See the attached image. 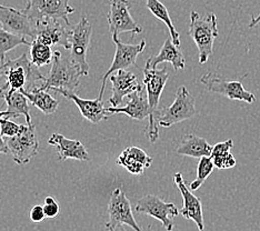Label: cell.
Listing matches in <instances>:
<instances>
[{
  "instance_id": "277c9868",
  "label": "cell",
  "mask_w": 260,
  "mask_h": 231,
  "mask_svg": "<svg viewBox=\"0 0 260 231\" xmlns=\"http://www.w3.org/2000/svg\"><path fill=\"white\" fill-rule=\"evenodd\" d=\"M189 36L196 44L199 51V62L204 64L208 61L214 50L215 39L218 37L217 17L214 14L202 17L197 11L190 13Z\"/></svg>"
},
{
  "instance_id": "ac0fdd59",
  "label": "cell",
  "mask_w": 260,
  "mask_h": 231,
  "mask_svg": "<svg viewBox=\"0 0 260 231\" xmlns=\"http://www.w3.org/2000/svg\"><path fill=\"white\" fill-rule=\"evenodd\" d=\"M55 91L61 93L63 97H66L69 100H73L76 106L79 108L81 116L91 123H98L103 120H107L109 118L110 114H108L107 110H106L102 99H82L77 96L75 92L63 90V89H57Z\"/></svg>"
},
{
  "instance_id": "e0dca14e",
  "label": "cell",
  "mask_w": 260,
  "mask_h": 231,
  "mask_svg": "<svg viewBox=\"0 0 260 231\" xmlns=\"http://www.w3.org/2000/svg\"><path fill=\"white\" fill-rule=\"evenodd\" d=\"M112 94L109 99L111 107H119L125 97H128L135 91L141 90L144 87L138 81L135 74L128 70H119L110 77Z\"/></svg>"
},
{
  "instance_id": "7c38bea8",
  "label": "cell",
  "mask_w": 260,
  "mask_h": 231,
  "mask_svg": "<svg viewBox=\"0 0 260 231\" xmlns=\"http://www.w3.org/2000/svg\"><path fill=\"white\" fill-rule=\"evenodd\" d=\"M130 7H132V4L128 0H109L107 21L112 36L118 37L123 32H132L134 35L143 32V28L130 15Z\"/></svg>"
},
{
  "instance_id": "9c48e42d",
  "label": "cell",
  "mask_w": 260,
  "mask_h": 231,
  "mask_svg": "<svg viewBox=\"0 0 260 231\" xmlns=\"http://www.w3.org/2000/svg\"><path fill=\"white\" fill-rule=\"evenodd\" d=\"M200 82L208 91L221 94L230 100H239L247 104H253L256 102L255 94L246 90L241 79L229 81L219 75L208 73L202 77Z\"/></svg>"
},
{
  "instance_id": "83f0119b",
  "label": "cell",
  "mask_w": 260,
  "mask_h": 231,
  "mask_svg": "<svg viewBox=\"0 0 260 231\" xmlns=\"http://www.w3.org/2000/svg\"><path fill=\"white\" fill-rule=\"evenodd\" d=\"M29 53H30L31 61L38 68L49 64L54 58V53L51 51L50 46L37 43V41H31L30 52Z\"/></svg>"
},
{
  "instance_id": "7402d4cb",
  "label": "cell",
  "mask_w": 260,
  "mask_h": 231,
  "mask_svg": "<svg viewBox=\"0 0 260 231\" xmlns=\"http://www.w3.org/2000/svg\"><path fill=\"white\" fill-rule=\"evenodd\" d=\"M117 163L133 175H143L152 163V158L138 147H129L117 158Z\"/></svg>"
},
{
  "instance_id": "4316f807",
  "label": "cell",
  "mask_w": 260,
  "mask_h": 231,
  "mask_svg": "<svg viewBox=\"0 0 260 231\" xmlns=\"http://www.w3.org/2000/svg\"><path fill=\"white\" fill-rule=\"evenodd\" d=\"M20 45L31 46V41H28L26 38L20 37V36L6 31L0 26V66L6 61V53Z\"/></svg>"
},
{
  "instance_id": "1f68e13d",
  "label": "cell",
  "mask_w": 260,
  "mask_h": 231,
  "mask_svg": "<svg viewBox=\"0 0 260 231\" xmlns=\"http://www.w3.org/2000/svg\"><path fill=\"white\" fill-rule=\"evenodd\" d=\"M44 210H45V215L46 218H55L59 215V211H60V208H59V205L55 198H52L51 195L47 197L45 199V205H44Z\"/></svg>"
},
{
  "instance_id": "2e32d148",
  "label": "cell",
  "mask_w": 260,
  "mask_h": 231,
  "mask_svg": "<svg viewBox=\"0 0 260 231\" xmlns=\"http://www.w3.org/2000/svg\"><path fill=\"white\" fill-rule=\"evenodd\" d=\"M0 26L6 31L20 37L35 38V26L32 21L23 14L22 10H17L11 7L0 9Z\"/></svg>"
},
{
  "instance_id": "44dd1931",
  "label": "cell",
  "mask_w": 260,
  "mask_h": 231,
  "mask_svg": "<svg viewBox=\"0 0 260 231\" xmlns=\"http://www.w3.org/2000/svg\"><path fill=\"white\" fill-rule=\"evenodd\" d=\"M161 62H170L173 64V67L176 71L184 70L186 67V60H185L184 53H182L180 47L176 46L173 43L171 38L165 41L158 55L151 56L148 58L145 68L155 70L158 64Z\"/></svg>"
},
{
  "instance_id": "d6986e66",
  "label": "cell",
  "mask_w": 260,
  "mask_h": 231,
  "mask_svg": "<svg viewBox=\"0 0 260 231\" xmlns=\"http://www.w3.org/2000/svg\"><path fill=\"white\" fill-rule=\"evenodd\" d=\"M129 102L125 107H109L106 108L108 114H125L135 120H144L149 118L150 108L146 89L135 91L128 96Z\"/></svg>"
},
{
  "instance_id": "ba28073f",
  "label": "cell",
  "mask_w": 260,
  "mask_h": 231,
  "mask_svg": "<svg viewBox=\"0 0 260 231\" xmlns=\"http://www.w3.org/2000/svg\"><path fill=\"white\" fill-rule=\"evenodd\" d=\"M32 23L45 19L63 20L70 23L68 17L75 9L69 5V0H27V6L22 9Z\"/></svg>"
},
{
  "instance_id": "f35d334b",
  "label": "cell",
  "mask_w": 260,
  "mask_h": 231,
  "mask_svg": "<svg viewBox=\"0 0 260 231\" xmlns=\"http://www.w3.org/2000/svg\"><path fill=\"white\" fill-rule=\"evenodd\" d=\"M6 7V6H3V5H0V9H4Z\"/></svg>"
},
{
  "instance_id": "5bb4252c",
  "label": "cell",
  "mask_w": 260,
  "mask_h": 231,
  "mask_svg": "<svg viewBox=\"0 0 260 231\" xmlns=\"http://www.w3.org/2000/svg\"><path fill=\"white\" fill-rule=\"evenodd\" d=\"M92 27L86 18L73 27L72 36V57L73 60L80 67L84 76L89 75V64L87 62V53L89 49Z\"/></svg>"
},
{
  "instance_id": "d6a6232c",
  "label": "cell",
  "mask_w": 260,
  "mask_h": 231,
  "mask_svg": "<svg viewBox=\"0 0 260 231\" xmlns=\"http://www.w3.org/2000/svg\"><path fill=\"white\" fill-rule=\"evenodd\" d=\"M29 218L30 220L35 223H40L43 222L46 219V215H45V210H44V206H34L30 212H29Z\"/></svg>"
},
{
  "instance_id": "d4e9b609",
  "label": "cell",
  "mask_w": 260,
  "mask_h": 231,
  "mask_svg": "<svg viewBox=\"0 0 260 231\" xmlns=\"http://www.w3.org/2000/svg\"><path fill=\"white\" fill-rule=\"evenodd\" d=\"M25 96L28 98L29 103L32 106L37 107V108L43 111L45 115H52L55 114L59 102L56 100L54 97L47 92V90H44L40 86L35 87L31 90L26 91V90H20Z\"/></svg>"
},
{
  "instance_id": "9a60e30c",
  "label": "cell",
  "mask_w": 260,
  "mask_h": 231,
  "mask_svg": "<svg viewBox=\"0 0 260 231\" xmlns=\"http://www.w3.org/2000/svg\"><path fill=\"white\" fill-rule=\"evenodd\" d=\"M175 183L177 188L184 199V207L179 211L180 215L187 220H192L198 228L199 231L205 230V222H204V213H203V205L197 195H194L190 189H189L184 181V178L180 173L175 175Z\"/></svg>"
},
{
  "instance_id": "30bf717a",
  "label": "cell",
  "mask_w": 260,
  "mask_h": 231,
  "mask_svg": "<svg viewBox=\"0 0 260 231\" xmlns=\"http://www.w3.org/2000/svg\"><path fill=\"white\" fill-rule=\"evenodd\" d=\"M112 40L116 45V53L115 58L112 60V63L110 68L108 69L107 73H106L102 79V88H100L99 92V99L103 100V96L106 89V84H107V79L109 77L117 73L119 70H126L129 67L136 66V60H137V57L139 53L144 51L146 47V41L141 40V43L137 45H130V44H123L119 40V38L116 37V36H112Z\"/></svg>"
},
{
  "instance_id": "f1b7e54d",
  "label": "cell",
  "mask_w": 260,
  "mask_h": 231,
  "mask_svg": "<svg viewBox=\"0 0 260 231\" xmlns=\"http://www.w3.org/2000/svg\"><path fill=\"white\" fill-rule=\"evenodd\" d=\"M214 169H215V164L212 162L211 157L200 158L199 163L197 166V177L196 179L190 183L189 189H190L191 191L198 190V189L203 186V183L207 180V178L212 174Z\"/></svg>"
},
{
  "instance_id": "836d02e7",
  "label": "cell",
  "mask_w": 260,
  "mask_h": 231,
  "mask_svg": "<svg viewBox=\"0 0 260 231\" xmlns=\"http://www.w3.org/2000/svg\"><path fill=\"white\" fill-rule=\"evenodd\" d=\"M0 153H6V155L10 153L7 142H6V140L4 139L2 133H0Z\"/></svg>"
},
{
  "instance_id": "7a4b0ae2",
  "label": "cell",
  "mask_w": 260,
  "mask_h": 231,
  "mask_svg": "<svg viewBox=\"0 0 260 231\" xmlns=\"http://www.w3.org/2000/svg\"><path fill=\"white\" fill-rule=\"evenodd\" d=\"M168 78L169 73L166 67L160 70L144 69V86L147 92V97H148L150 108L149 123L145 133L152 144L159 138V124L157 122L159 111H160V109H159V102H160L161 93L165 86L167 84Z\"/></svg>"
},
{
  "instance_id": "5b68a950",
  "label": "cell",
  "mask_w": 260,
  "mask_h": 231,
  "mask_svg": "<svg viewBox=\"0 0 260 231\" xmlns=\"http://www.w3.org/2000/svg\"><path fill=\"white\" fill-rule=\"evenodd\" d=\"M194 104H196L194 98L188 91V89L185 86L179 87L176 92V98L173 105L159 111L157 118L158 124L164 128H169L173 124L190 119L196 115Z\"/></svg>"
},
{
  "instance_id": "f546056e",
  "label": "cell",
  "mask_w": 260,
  "mask_h": 231,
  "mask_svg": "<svg viewBox=\"0 0 260 231\" xmlns=\"http://www.w3.org/2000/svg\"><path fill=\"white\" fill-rule=\"evenodd\" d=\"M210 157L212 159V162L215 164V167L219 170L230 169L234 168L236 166V158L230 151L211 153Z\"/></svg>"
},
{
  "instance_id": "e575fe53",
  "label": "cell",
  "mask_w": 260,
  "mask_h": 231,
  "mask_svg": "<svg viewBox=\"0 0 260 231\" xmlns=\"http://www.w3.org/2000/svg\"><path fill=\"white\" fill-rule=\"evenodd\" d=\"M7 89L8 87H7V82H6V78L4 74L2 73V70H0V94L7 90Z\"/></svg>"
},
{
  "instance_id": "6da1fadb",
  "label": "cell",
  "mask_w": 260,
  "mask_h": 231,
  "mask_svg": "<svg viewBox=\"0 0 260 231\" xmlns=\"http://www.w3.org/2000/svg\"><path fill=\"white\" fill-rule=\"evenodd\" d=\"M0 70L4 74L8 89L6 91L15 92L20 90L29 91L37 87L36 84L41 81L44 84L46 77L41 75L37 66H35L28 53L15 59H7L4 64L0 66Z\"/></svg>"
},
{
  "instance_id": "603a6c76",
  "label": "cell",
  "mask_w": 260,
  "mask_h": 231,
  "mask_svg": "<svg viewBox=\"0 0 260 231\" xmlns=\"http://www.w3.org/2000/svg\"><path fill=\"white\" fill-rule=\"evenodd\" d=\"M211 152L212 146H210L206 139L192 134L186 135L177 148L178 155L199 159L203 157H210Z\"/></svg>"
},
{
  "instance_id": "ffe728a7",
  "label": "cell",
  "mask_w": 260,
  "mask_h": 231,
  "mask_svg": "<svg viewBox=\"0 0 260 231\" xmlns=\"http://www.w3.org/2000/svg\"><path fill=\"white\" fill-rule=\"evenodd\" d=\"M48 144L58 148V157L60 161H66L67 159H75L79 161H89L86 148L79 140H72L60 134H52L48 139Z\"/></svg>"
},
{
  "instance_id": "4dcf8cb0",
  "label": "cell",
  "mask_w": 260,
  "mask_h": 231,
  "mask_svg": "<svg viewBox=\"0 0 260 231\" xmlns=\"http://www.w3.org/2000/svg\"><path fill=\"white\" fill-rule=\"evenodd\" d=\"M22 124L15 123L10 119H3L0 121V133L4 138H11L18 135L21 130Z\"/></svg>"
},
{
  "instance_id": "d590c367",
  "label": "cell",
  "mask_w": 260,
  "mask_h": 231,
  "mask_svg": "<svg viewBox=\"0 0 260 231\" xmlns=\"http://www.w3.org/2000/svg\"><path fill=\"white\" fill-rule=\"evenodd\" d=\"M13 118H14L13 114L9 112L8 110H6V111L0 110V121H2L3 119H13Z\"/></svg>"
},
{
  "instance_id": "cb8c5ba5",
  "label": "cell",
  "mask_w": 260,
  "mask_h": 231,
  "mask_svg": "<svg viewBox=\"0 0 260 231\" xmlns=\"http://www.w3.org/2000/svg\"><path fill=\"white\" fill-rule=\"evenodd\" d=\"M3 98L5 99L6 105H7V110L13 114L14 118H18L23 116L26 118V122L28 126H31V115H30V106H29L28 98L21 91L8 92L4 91L2 93Z\"/></svg>"
},
{
  "instance_id": "484cf974",
  "label": "cell",
  "mask_w": 260,
  "mask_h": 231,
  "mask_svg": "<svg viewBox=\"0 0 260 231\" xmlns=\"http://www.w3.org/2000/svg\"><path fill=\"white\" fill-rule=\"evenodd\" d=\"M146 2H147V8L150 10V13L156 18H158L159 20H161L166 23V26L169 29L170 38L173 40V43L176 46L180 47V36H179V32L177 31L176 28L174 27V23L171 21L168 9L165 7V5H162L159 0H146Z\"/></svg>"
},
{
  "instance_id": "74e56055",
  "label": "cell",
  "mask_w": 260,
  "mask_h": 231,
  "mask_svg": "<svg viewBox=\"0 0 260 231\" xmlns=\"http://www.w3.org/2000/svg\"><path fill=\"white\" fill-rule=\"evenodd\" d=\"M105 231H127V230L122 226H114V227L105 226Z\"/></svg>"
},
{
  "instance_id": "3957f363",
  "label": "cell",
  "mask_w": 260,
  "mask_h": 231,
  "mask_svg": "<svg viewBox=\"0 0 260 231\" xmlns=\"http://www.w3.org/2000/svg\"><path fill=\"white\" fill-rule=\"evenodd\" d=\"M81 76H84V74L72 57H63L59 51H55L50 73L40 87L44 90L63 89L75 92L79 86Z\"/></svg>"
},
{
  "instance_id": "8992f818",
  "label": "cell",
  "mask_w": 260,
  "mask_h": 231,
  "mask_svg": "<svg viewBox=\"0 0 260 231\" xmlns=\"http://www.w3.org/2000/svg\"><path fill=\"white\" fill-rule=\"evenodd\" d=\"M35 38L32 41L47 46H62L72 49L73 27L63 20L45 19L34 23Z\"/></svg>"
},
{
  "instance_id": "4fadbf2b",
  "label": "cell",
  "mask_w": 260,
  "mask_h": 231,
  "mask_svg": "<svg viewBox=\"0 0 260 231\" xmlns=\"http://www.w3.org/2000/svg\"><path fill=\"white\" fill-rule=\"evenodd\" d=\"M108 222L105 226L114 227L126 224V226L133 228L135 231H143L133 215L132 205H130L129 199L120 188H117L111 192L108 203Z\"/></svg>"
},
{
  "instance_id": "8fae6325",
  "label": "cell",
  "mask_w": 260,
  "mask_h": 231,
  "mask_svg": "<svg viewBox=\"0 0 260 231\" xmlns=\"http://www.w3.org/2000/svg\"><path fill=\"white\" fill-rule=\"evenodd\" d=\"M135 210L157 219L167 231H173L174 218L180 213L173 203H165L162 199L153 194H147L139 199Z\"/></svg>"
},
{
  "instance_id": "52a82bcc",
  "label": "cell",
  "mask_w": 260,
  "mask_h": 231,
  "mask_svg": "<svg viewBox=\"0 0 260 231\" xmlns=\"http://www.w3.org/2000/svg\"><path fill=\"white\" fill-rule=\"evenodd\" d=\"M10 155L18 164H26L38 155L39 141L35 124H22L20 133L11 138H6Z\"/></svg>"
},
{
  "instance_id": "8d00e7d4",
  "label": "cell",
  "mask_w": 260,
  "mask_h": 231,
  "mask_svg": "<svg viewBox=\"0 0 260 231\" xmlns=\"http://www.w3.org/2000/svg\"><path fill=\"white\" fill-rule=\"evenodd\" d=\"M259 22H260V14H259L257 17L252 16V17H251V21L249 22V27H250V28L256 27Z\"/></svg>"
}]
</instances>
